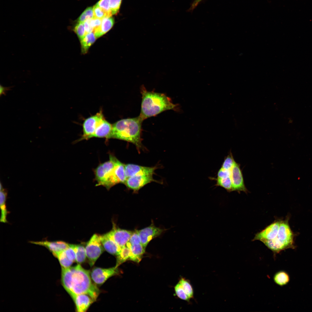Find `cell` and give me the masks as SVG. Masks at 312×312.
Segmentation results:
<instances>
[{
	"instance_id": "6da1fadb",
	"label": "cell",
	"mask_w": 312,
	"mask_h": 312,
	"mask_svg": "<svg viewBox=\"0 0 312 312\" xmlns=\"http://www.w3.org/2000/svg\"><path fill=\"white\" fill-rule=\"evenodd\" d=\"M90 277L89 271L80 264L68 268H62V284L70 295L86 294L94 301L99 291L92 282Z\"/></svg>"
},
{
	"instance_id": "7a4b0ae2",
	"label": "cell",
	"mask_w": 312,
	"mask_h": 312,
	"mask_svg": "<svg viewBox=\"0 0 312 312\" xmlns=\"http://www.w3.org/2000/svg\"><path fill=\"white\" fill-rule=\"evenodd\" d=\"M142 100L139 116L143 120L169 110L178 111L179 105L173 103L171 99L163 93L147 91L141 88Z\"/></svg>"
},
{
	"instance_id": "3957f363",
	"label": "cell",
	"mask_w": 312,
	"mask_h": 312,
	"mask_svg": "<svg viewBox=\"0 0 312 312\" xmlns=\"http://www.w3.org/2000/svg\"><path fill=\"white\" fill-rule=\"evenodd\" d=\"M143 120L139 116L118 121L112 125L110 138L130 142L134 144L140 150L142 146L141 133Z\"/></svg>"
},
{
	"instance_id": "277c9868",
	"label": "cell",
	"mask_w": 312,
	"mask_h": 312,
	"mask_svg": "<svg viewBox=\"0 0 312 312\" xmlns=\"http://www.w3.org/2000/svg\"><path fill=\"white\" fill-rule=\"evenodd\" d=\"M288 220H281L278 231L274 238L262 242L273 252L274 257L281 251L288 248L294 249V235Z\"/></svg>"
},
{
	"instance_id": "5b68a950",
	"label": "cell",
	"mask_w": 312,
	"mask_h": 312,
	"mask_svg": "<svg viewBox=\"0 0 312 312\" xmlns=\"http://www.w3.org/2000/svg\"><path fill=\"white\" fill-rule=\"evenodd\" d=\"M115 157L110 155L109 160L100 164L94 170L96 186L102 185L109 190L118 182L115 166Z\"/></svg>"
},
{
	"instance_id": "8992f818",
	"label": "cell",
	"mask_w": 312,
	"mask_h": 312,
	"mask_svg": "<svg viewBox=\"0 0 312 312\" xmlns=\"http://www.w3.org/2000/svg\"><path fill=\"white\" fill-rule=\"evenodd\" d=\"M101 235L94 234L85 247L87 257L90 266H93L103 251Z\"/></svg>"
},
{
	"instance_id": "52a82bcc",
	"label": "cell",
	"mask_w": 312,
	"mask_h": 312,
	"mask_svg": "<svg viewBox=\"0 0 312 312\" xmlns=\"http://www.w3.org/2000/svg\"><path fill=\"white\" fill-rule=\"evenodd\" d=\"M104 117L102 110H100L96 114L85 119L82 125L83 133L78 141L88 140L93 138L98 125Z\"/></svg>"
},
{
	"instance_id": "ba28073f",
	"label": "cell",
	"mask_w": 312,
	"mask_h": 312,
	"mask_svg": "<svg viewBox=\"0 0 312 312\" xmlns=\"http://www.w3.org/2000/svg\"><path fill=\"white\" fill-rule=\"evenodd\" d=\"M118 267L115 266L108 268H95L91 272V278L95 284H102L109 278L118 273Z\"/></svg>"
},
{
	"instance_id": "9c48e42d",
	"label": "cell",
	"mask_w": 312,
	"mask_h": 312,
	"mask_svg": "<svg viewBox=\"0 0 312 312\" xmlns=\"http://www.w3.org/2000/svg\"><path fill=\"white\" fill-rule=\"evenodd\" d=\"M152 174H144L133 176L127 178L125 184L128 188L137 191L153 181H156Z\"/></svg>"
},
{
	"instance_id": "30bf717a",
	"label": "cell",
	"mask_w": 312,
	"mask_h": 312,
	"mask_svg": "<svg viewBox=\"0 0 312 312\" xmlns=\"http://www.w3.org/2000/svg\"><path fill=\"white\" fill-rule=\"evenodd\" d=\"M231 171L232 191H243L247 192V190L244 184L239 164L235 162Z\"/></svg>"
},
{
	"instance_id": "8fae6325",
	"label": "cell",
	"mask_w": 312,
	"mask_h": 312,
	"mask_svg": "<svg viewBox=\"0 0 312 312\" xmlns=\"http://www.w3.org/2000/svg\"><path fill=\"white\" fill-rule=\"evenodd\" d=\"M281 222L280 220L274 221L263 230L257 233L253 240L262 242L274 238L277 235Z\"/></svg>"
},
{
	"instance_id": "7c38bea8",
	"label": "cell",
	"mask_w": 312,
	"mask_h": 312,
	"mask_svg": "<svg viewBox=\"0 0 312 312\" xmlns=\"http://www.w3.org/2000/svg\"><path fill=\"white\" fill-rule=\"evenodd\" d=\"M140 237L141 244L145 248L149 242L153 238L159 235L163 230L153 224L145 228L138 230Z\"/></svg>"
},
{
	"instance_id": "4fadbf2b",
	"label": "cell",
	"mask_w": 312,
	"mask_h": 312,
	"mask_svg": "<svg viewBox=\"0 0 312 312\" xmlns=\"http://www.w3.org/2000/svg\"><path fill=\"white\" fill-rule=\"evenodd\" d=\"M30 242L40 245L47 248L56 257L60 252L64 250L69 246V244L62 241H30Z\"/></svg>"
},
{
	"instance_id": "5bb4252c",
	"label": "cell",
	"mask_w": 312,
	"mask_h": 312,
	"mask_svg": "<svg viewBox=\"0 0 312 312\" xmlns=\"http://www.w3.org/2000/svg\"><path fill=\"white\" fill-rule=\"evenodd\" d=\"M108 233L114 240L121 247L125 246L129 242L133 232L116 228L114 226Z\"/></svg>"
},
{
	"instance_id": "9a60e30c",
	"label": "cell",
	"mask_w": 312,
	"mask_h": 312,
	"mask_svg": "<svg viewBox=\"0 0 312 312\" xmlns=\"http://www.w3.org/2000/svg\"><path fill=\"white\" fill-rule=\"evenodd\" d=\"M156 169V167L144 166L131 164H125V172L127 178L138 175L153 174Z\"/></svg>"
},
{
	"instance_id": "2e32d148",
	"label": "cell",
	"mask_w": 312,
	"mask_h": 312,
	"mask_svg": "<svg viewBox=\"0 0 312 312\" xmlns=\"http://www.w3.org/2000/svg\"><path fill=\"white\" fill-rule=\"evenodd\" d=\"M70 296L75 304L77 312H85L94 302L90 296L86 294H72Z\"/></svg>"
},
{
	"instance_id": "e0dca14e",
	"label": "cell",
	"mask_w": 312,
	"mask_h": 312,
	"mask_svg": "<svg viewBox=\"0 0 312 312\" xmlns=\"http://www.w3.org/2000/svg\"><path fill=\"white\" fill-rule=\"evenodd\" d=\"M101 240L104 249L108 252L117 256L121 247L114 240L108 233L101 235Z\"/></svg>"
},
{
	"instance_id": "ac0fdd59",
	"label": "cell",
	"mask_w": 312,
	"mask_h": 312,
	"mask_svg": "<svg viewBox=\"0 0 312 312\" xmlns=\"http://www.w3.org/2000/svg\"><path fill=\"white\" fill-rule=\"evenodd\" d=\"M112 130V125L104 118L98 125L93 138H105L110 139Z\"/></svg>"
},
{
	"instance_id": "d6986e66",
	"label": "cell",
	"mask_w": 312,
	"mask_h": 312,
	"mask_svg": "<svg viewBox=\"0 0 312 312\" xmlns=\"http://www.w3.org/2000/svg\"><path fill=\"white\" fill-rule=\"evenodd\" d=\"M126 246L129 247L131 250L129 259L138 263L139 262L145 252V248L141 243L132 245L128 242Z\"/></svg>"
},
{
	"instance_id": "ffe728a7",
	"label": "cell",
	"mask_w": 312,
	"mask_h": 312,
	"mask_svg": "<svg viewBox=\"0 0 312 312\" xmlns=\"http://www.w3.org/2000/svg\"><path fill=\"white\" fill-rule=\"evenodd\" d=\"M114 23V19L112 16L103 18L100 28L93 31L96 38L101 37L109 31L113 27Z\"/></svg>"
},
{
	"instance_id": "44dd1931",
	"label": "cell",
	"mask_w": 312,
	"mask_h": 312,
	"mask_svg": "<svg viewBox=\"0 0 312 312\" xmlns=\"http://www.w3.org/2000/svg\"><path fill=\"white\" fill-rule=\"evenodd\" d=\"M7 196V192L6 190L3 188L0 190V204L1 210L0 222L4 223L8 222L7 217L8 212L6 204Z\"/></svg>"
},
{
	"instance_id": "7402d4cb",
	"label": "cell",
	"mask_w": 312,
	"mask_h": 312,
	"mask_svg": "<svg viewBox=\"0 0 312 312\" xmlns=\"http://www.w3.org/2000/svg\"><path fill=\"white\" fill-rule=\"evenodd\" d=\"M96 37L93 32L86 35L81 40V53L85 54L87 53L90 47L95 41Z\"/></svg>"
},
{
	"instance_id": "603a6c76",
	"label": "cell",
	"mask_w": 312,
	"mask_h": 312,
	"mask_svg": "<svg viewBox=\"0 0 312 312\" xmlns=\"http://www.w3.org/2000/svg\"><path fill=\"white\" fill-rule=\"evenodd\" d=\"M273 279L276 284L280 286H283L289 283L290 281V277L286 271L280 270L275 274Z\"/></svg>"
},
{
	"instance_id": "cb8c5ba5",
	"label": "cell",
	"mask_w": 312,
	"mask_h": 312,
	"mask_svg": "<svg viewBox=\"0 0 312 312\" xmlns=\"http://www.w3.org/2000/svg\"><path fill=\"white\" fill-rule=\"evenodd\" d=\"M76 254V261L78 263L83 262L86 257L85 248L80 245L70 244Z\"/></svg>"
},
{
	"instance_id": "d4e9b609",
	"label": "cell",
	"mask_w": 312,
	"mask_h": 312,
	"mask_svg": "<svg viewBox=\"0 0 312 312\" xmlns=\"http://www.w3.org/2000/svg\"><path fill=\"white\" fill-rule=\"evenodd\" d=\"M130 254L131 250L129 247L126 245L122 247L120 251L116 256L117 261L116 266L118 267L129 259Z\"/></svg>"
},
{
	"instance_id": "484cf974",
	"label": "cell",
	"mask_w": 312,
	"mask_h": 312,
	"mask_svg": "<svg viewBox=\"0 0 312 312\" xmlns=\"http://www.w3.org/2000/svg\"><path fill=\"white\" fill-rule=\"evenodd\" d=\"M179 281L181 283L185 293L190 299L193 298L194 296V291L189 281L184 278L182 277Z\"/></svg>"
},
{
	"instance_id": "4316f807",
	"label": "cell",
	"mask_w": 312,
	"mask_h": 312,
	"mask_svg": "<svg viewBox=\"0 0 312 312\" xmlns=\"http://www.w3.org/2000/svg\"><path fill=\"white\" fill-rule=\"evenodd\" d=\"M216 180L217 181L216 185L223 187L228 192L232 191L231 177L222 179L217 178Z\"/></svg>"
},
{
	"instance_id": "83f0119b",
	"label": "cell",
	"mask_w": 312,
	"mask_h": 312,
	"mask_svg": "<svg viewBox=\"0 0 312 312\" xmlns=\"http://www.w3.org/2000/svg\"><path fill=\"white\" fill-rule=\"evenodd\" d=\"M57 258L62 268H67L71 267L73 263L67 257L64 250L59 253L56 257Z\"/></svg>"
},
{
	"instance_id": "f1b7e54d",
	"label": "cell",
	"mask_w": 312,
	"mask_h": 312,
	"mask_svg": "<svg viewBox=\"0 0 312 312\" xmlns=\"http://www.w3.org/2000/svg\"><path fill=\"white\" fill-rule=\"evenodd\" d=\"M174 290L176 295L180 299L189 302L190 300L186 294L182 286L179 281L174 287Z\"/></svg>"
},
{
	"instance_id": "f546056e",
	"label": "cell",
	"mask_w": 312,
	"mask_h": 312,
	"mask_svg": "<svg viewBox=\"0 0 312 312\" xmlns=\"http://www.w3.org/2000/svg\"><path fill=\"white\" fill-rule=\"evenodd\" d=\"M93 17V8L89 7L86 9L79 16L78 19V22L84 23L87 20Z\"/></svg>"
},
{
	"instance_id": "4dcf8cb0",
	"label": "cell",
	"mask_w": 312,
	"mask_h": 312,
	"mask_svg": "<svg viewBox=\"0 0 312 312\" xmlns=\"http://www.w3.org/2000/svg\"><path fill=\"white\" fill-rule=\"evenodd\" d=\"M235 161L231 153L225 157L222 164L221 168L228 170H231Z\"/></svg>"
},
{
	"instance_id": "1f68e13d",
	"label": "cell",
	"mask_w": 312,
	"mask_h": 312,
	"mask_svg": "<svg viewBox=\"0 0 312 312\" xmlns=\"http://www.w3.org/2000/svg\"><path fill=\"white\" fill-rule=\"evenodd\" d=\"M93 9V17L102 19L105 17H110L107 13L96 4L94 6Z\"/></svg>"
},
{
	"instance_id": "d6a6232c",
	"label": "cell",
	"mask_w": 312,
	"mask_h": 312,
	"mask_svg": "<svg viewBox=\"0 0 312 312\" xmlns=\"http://www.w3.org/2000/svg\"><path fill=\"white\" fill-rule=\"evenodd\" d=\"M73 30L80 41L83 39L86 35L84 23H83L78 22L75 26Z\"/></svg>"
},
{
	"instance_id": "836d02e7",
	"label": "cell",
	"mask_w": 312,
	"mask_h": 312,
	"mask_svg": "<svg viewBox=\"0 0 312 312\" xmlns=\"http://www.w3.org/2000/svg\"><path fill=\"white\" fill-rule=\"evenodd\" d=\"M122 0H109V6L112 15L119 12Z\"/></svg>"
},
{
	"instance_id": "e575fe53",
	"label": "cell",
	"mask_w": 312,
	"mask_h": 312,
	"mask_svg": "<svg viewBox=\"0 0 312 312\" xmlns=\"http://www.w3.org/2000/svg\"><path fill=\"white\" fill-rule=\"evenodd\" d=\"M105 11L110 16L112 14L110 9L109 0H100L96 4Z\"/></svg>"
},
{
	"instance_id": "d590c367",
	"label": "cell",
	"mask_w": 312,
	"mask_h": 312,
	"mask_svg": "<svg viewBox=\"0 0 312 312\" xmlns=\"http://www.w3.org/2000/svg\"><path fill=\"white\" fill-rule=\"evenodd\" d=\"M93 28V31L99 29L101 25L102 19L93 17L86 20Z\"/></svg>"
},
{
	"instance_id": "8d00e7d4",
	"label": "cell",
	"mask_w": 312,
	"mask_h": 312,
	"mask_svg": "<svg viewBox=\"0 0 312 312\" xmlns=\"http://www.w3.org/2000/svg\"><path fill=\"white\" fill-rule=\"evenodd\" d=\"M68 258L73 262L76 261V254L73 248L69 244V246L64 250Z\"/></svg>"
},
{
	"instance_id": "74e56055",
	"label": "cell",
	"mask_w": 312,
	"mask_h": 312,
	"mask_svg": "<svg viewBox=\"0 0 312 312\" xmlns=\"http://www.w3.org/2000/svg\"><path fill=\"white\" fill-rule=\"evenodd\" d=\"M128 242L132 245L141 243V238L138 230L133 233Z\"/></svg>"
},
{
	"instance_id": "f35d334b",
	"label": "cell",
	"mask_w": 312,
	"mask_h": 312,
	"mask_svg": "<svg viewBox=\"0 0 312 312\" xmlns=\"http://www.w3.org/2000/svg\"><path fill=\"white\" fill-rule=\"evenodd\" d=\"M231 170H226L221 168L218 172L217 178L219 179L224 178L231 177Z\"/></svg>"
},
{
	"instance_id": "ab89813d",
	"label": "cell",
	"mask_w": 312,
	"mask_h": 312,
	"mask_svg": "<svg viewBox=\"0 0 312 312\" xmlns=\"http://www.w3.org/2000/svg\"><path fill=\"white\" fill-rule=\"evenodd\" d=\"M86 34L93 32V29L89 23L86 20L84 22Z\"/></svg>"
},
{
	"instance_id": "60d3db41",
	"label": "cell",
	"mask_w": 312,
	"mask_h": 312,
	"mask_svg": "<svg viewBox=\"0 0 312 312\" xmlns=\"http://www.w3.org/2000/svg\"><path fill=\"white\" fill-rule=\"evenodd\" d=\"M0 96L3 95H5L7 91L11 90L12 87H4L0 85Z\"/></svg>"
},
{
	"instance_id": "b9f144b4",
	"label": "cell",
	"mask_w": 312,
	"mask_h": 312,
	"mask_svg": "<svg viewBox=\"0 0 312 312\" xmlns=\"http://www.w3.org/2000/svg\"><path fill=\"white\" fill-rule=\"evenodd\" d=\"M202 0H194L190 8V10L194 9Z\"/></svg>"
}]
</instances>
